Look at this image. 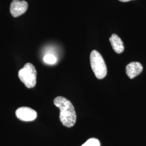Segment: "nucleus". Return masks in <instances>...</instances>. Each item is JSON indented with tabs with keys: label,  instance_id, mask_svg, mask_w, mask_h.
Masks as SVG:
<instances>
[{
	"label": "nucleus",
	"instance_id": "nucleus-1",
	"mask_svg": "<svg viewBox=\"0 0 146 146\" xmlns=\"http://www.w3.org/2000/svg\"><path fill=\"white\" fill-rule=\"evenodd\" d=\"M54 104L60 110V120L63 125L72 127L76 121V114L72 102L63 96H58L54 100Z\"/></svg>",
	"mask_w": 146,
	"mask_h": 146
},
{
	"label": "nucleus",
	"instance_id": "nucleus-2",
	"mask_svg": "<svg viewBox=\"0 0 146 146\" xmlns=\"http://www.w3.org/2000/svg\"><path fill=\"white\" fill-rule=\"evenodd\" d=\"M90 61L92 69L95 76L98 79H102L107 74V68L104 59L97 50H93L90 55Z\"/></svg>",
	"mask_w": 146,
	"mask_h": 146
},
{
	"label": "nucleus",
	"instance_id": "nucleus-3",
	"mask_svg": "<svg viewBox=\"0 0 146 146\" xmlns=\"http://www.w3.org/2000/svg\"><path fill=\"white\" fill-rule=\"evenodd\" d=\"M18 76L20 80L28 88H31L36 84L37 72L34 66L31 63H26L23 68L21 69Z\"/></svg>",
	"mask_w": 146,
	"mask_h": 146
},
{
	"label": "nucleus",
	"instance_id": "nucleus-4",
	"mask_svg": "<svg viewBox=\"0 0 146 146\" xmlns=\"http://www.w3.org/2000/svg\"><path fill=\"white\" fill-rule=\"evenodd\" d=\"M16 116L23 121H32L36 119L37 113L35 110L29 107H22L16 110Z\"/></svg>",
	"mask_w": 146,
	"mask_h": 146
},
{
	"label": "nucleus",
	"instance_id": "nucleus-5",
	"mask_svg": "<svg viewBox=\"0 0 146 146\" xmlns=\"http://www.w3.org/2000/svg\"><path fill=\"white\" fill-rule=\"evenodd\" d=\"M28 5L25 1H13L11 3L10 11L14 17H19L26 13Z\"/></svg>",
	"mask_w": 146,
	"mask_h": 146
},
{
	"label": "nucleus",
	"instance_id": "nucleus-6",
	"mask_svg": "<svg viewBox=\"0 0 146 146\" xmlns=\"http://www.w3.org/2000/svg\"><path fill=\"white\" fill-rule=\"evenodd\" d=\"M143 70V67L141 63L138 62H132L125 67V72L127 76L132 79L134 78L139 74H140Z\"/></svg>",
	"mask_w": 146,
	"mask_h": 146
},
{
	"label": "nucleus",
	"instance_id": "nucleus-7",
	"mask_svg": "<svg viewBox=\"0 0 146 146\" xmlns=\"http://www.w3.org/2000/svg\"><path fill=\"white\" fill-rule=\"evenodd\" d=\"M110 41L113 50L117 54H121L124 51L123 43L120 37L115 34H112L110 38Z\"/></svg>",
	"mask_w": 146,
	"mask_h": 146
},
{
	"label": "nucleus",
	"instance_id": "nucleus-8",
	"mask_svg": "<svg viewBox=\"0 0 146 146\" xmlns=\"http://www.w3.org/2000/svg\"><path fill=\"white\" fill-rule=\"evenodd\" d=\"M43 61L44 62L49 64H55L57 61V58L55 55L52 54H49L46 55L43 58Z\"/></svg>",
	"mask_w": 146,
	"mask_h": 146
},
{
	"label": "nucleus",
	"instance_id": "nucleus-9",
	"mask_svg": "<svg viewBox=\"0 0 146 146\" xmlns=\"http://www.w3.org/2000/svg\"><path fill=\"white\" fill-rule=\"evenodd\" d=\"M99 140L95 138L89 139L81 146H100Z\"/></svg>",
	"mask_w": 146,
	"mask_h": 146
},
{
	"label": "nucleus",
	"instance_id": "nucleus-10",
	"mask_svg": "<svg viewBox=\"0 0 146 146\" xmlns=\"http://www.w3.org/2000/svg\"><path fill=\"white\" fill-rule=\"evenodd\" d=\"M121 2H128V1H132V0H119Z\"/></svg>",
	"mask_w": 146,
	"mask_h": 146
},
{
	"label": "nucleus",
	"instance_id": "nucleus-11",
	"mask_svg": "<svg viewBox=\"0 0 146 146\" xmlns=\"http://www.w3.org/2000/svg\"><path fill=\"white\" fill-rule=\"evenodd\" d=\"M13 1H19V0H13Z\"/></svg>",
	"mask_w": 146,
	"mask_h": 146
}]
</instances>
